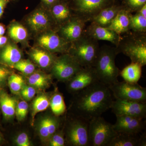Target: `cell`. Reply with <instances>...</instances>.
<instances>
[{
	"instance_id": "cell-1",
	"label": "cell",
	"mask_w": 146,
	"mask_h": 146,
	"mask_svg": "<svg viewBox=\"0 0 146 146\" xmlns=\"http://www.w3.org/2000/svg\"><path fill=\"white\" fill-rule=\"evenodd\" d=\"M75 94L72 106L75 116L88 121L101 116L114 100L108 86L100 81Z\"/></svg>"
},
{
	"instance_id": "cell-32",
	"label": "cell",
	"mask_w": 146,
	"mask_h": 146,
	"mask_svg": "<svg viewBox=\"0 0 146 146\" xmlns=\"http://www.w3.org/2000/svg\"><path fill=\"white\" fill-rule=\"evenodd\" d=\"M9 86L14 94H18L24 86V80L21 76L16 74H11L8 80Z\"/></svg>"
},
{
	"instance_id": "cell-24",
	"label": "cell",
	"mask_w": 146,
	"mask_h": 146,
	"mask_svg": "<svg viewBox=\"0 0 146 146\" xmlns=\"http://www.w3.org/2000/svg\"><path fill=\"white\" fill-rule=\"evenodd\" d=\"M123 5L115 4L103 9L94 17L91 22L101 26L108 27Z\"/></svg>"
},
{
	"instance_id": "cell-29",
	"label": "cell",
	"mask_w": 146,
	"mask_h": 146,
	"mask_svg": "<svg viewBox=\"0 0 146 146\" xmlns=\"http://www.w3.org/2000/svg\"><path fill=\"white\" fill-rule=\"evenodd\" d=\"M129 29L138 33H146V18L140 13L136 12L130 17Z\"/></svg>"
},
{
	"instance_id": "cell-5",
	"label": "cell",
	"mask_w": 146,
	"mask_h": 146,
	"mask_svg": "<svg viewBox=\"0 0 146 146\" xmlns=\"http://www.w3.org/2000/svg\"><path fill=\"white\" fill-rule=\"evenodd\" d=\"M22 23L28 29L31 36L34 37L50 30L57 31L58 29L49 10L40 3L24 17Z\"/></svg>"
},
{
	"instance_id": "cell-2",
	"label": "cell",
	"mask_w": 146,
	"mask_h": 146,
	"mask_svg": "<svg viewBox=\"0 0 146 146\" xmlns=\"http://www.w3.org/2000/svg\"><path fill=\"white\" fill-rule=\"evenodd\" d=\"M117 54L115 47L104 45L100 48L94 64L99 80L108 86L118 81L120 71L115 64Z\"/></svg>"
},
{
	"instance_id": "cell-7",
	"label": "cell",
	"mask_w": 146,
	"mask_h": 146,
	"mask_svg": "<svg viewBox=\"0 0 146 146\" xmlns=\"http://www.w3.org/2000/svg\"><path fill=\"white\" fill-rule=\"evenodd\" d=\"M117 132L113 125L102 116L89 121V135L90 146H107Z\"/></svg>"
},
{
	"instance_id": "cell-23",
	"label": "cell",
	"mask_w": 146,
	"mask_h": 146,
	"mask_svg": "<svg viewBox=\"0 0 146 146\" xmlns=\"http://www.w3.org/2000/svg\"><path fill=\"white\" fill-rule=\"evenodd\" d=\"M58 117L48 116L40 121L38 126V132L43 141H49L59 128L60 121Z\"/></svg>"
},
{
	"instance_id": "cell-12",
	"label": "cell",
	"mask_w": 146,
	"mask_h": 146,
	"mask_svg": "<svg viewBox=\"0 0 146 146\" xmlns=\"http://www.w3.org/2000/svg\"><path fill=\"white\" fill-rule=\"evenodd\" d=\"M110 109L116 116H127L142 119L146 117V103L116 99Z\"/></svg>"
},
{
	"instance_id": "cell-27",
	"label": "cell",
	"mask_w": 146,
	"mask_h": 146,
	"mask_svg": "<svg viewBox=\"0 0 146 146\" xmlns=\"http://www.w3.org/2000/svg\"><path fill=\"white\" fill-rule=\"evenodd\" d=\"M50 106L56 116L59 117L64 114L66 107L63 95L59 92H56L50 101Z\"/></svg>"
},
{
	"instance_id": "cell-39",
	"label": "cell",
	"mask_w": 146,
	"mask_h": 146,
	"mask_svg": "<svg viewBox=\"0 0 146 146\" xmlns=\"http://www.w3.org/2000/svg\"><path fill=\"white\" fill-rule=\"evenodd\" d=\"M40 3L47 8V9H49L52 6L54 5L58 2L60 0H40Z\"/></svg>"
},
{
	"instance_id": "cell-19",
	"label": "cell",
	"mask_w": 146,
	"mask_h": 146,
	"mask_svg": "<svg viewBox=\"0 0 146 146\" xmlns=\"http://www.w3.org/2000/svg\"><path fill=\"white\" fill-rule=\"evenodd\" d=\"M23 56L21 49L11 40L0 49V63L7 66L12 67L22 59Z\"/></svg>"
},
{
	"instance_id": "cell-14",
	"label": "cell",
	"mask_w": 146,
	"mask_h": 146,
	"mask_svg": "<svg viewBox=\"0 0 146 146\" xmlns=\"http://www.w3.org/2000/svg\"><path fill=\"white\" fill-rule=\"evenodd\" d=\"M86 23L81 18L74 16L59 27L56 32L65 41L71 44L84 33Z\"/></svg>"
},
{
	"instance_id": "cell-41",
	"label": "cell",
	"mask_w": 146,
	"mask_h": 146,
	"mask_svg": "<svg viewBox=\"0 0 146 146\" xmlns=\"http://www.w3.org/2000/svg\"><path fill=\"white\" fill-rule=\"evenodd\" d=\"M9 41V37L5 36H0V49L5 46Z\"/></svg>"
},
{
	"instance_id": "cell-45",
	"label": "cell",
	"mask_w": 146,
	"mask_h": 146,
	"mask_svg": "<svg viewBox=\"0 0 146 146\" xmlns=\"http://www.w3.org/2000/svg\"><path fill=\"white\" fill-rule=\"evenodd\" d=\"M19 1V0H11V1H13V2H17L18 1Z\"/></svg>"
},
{
	"instance_id": "cell-38",
	"label": "cell",
	"mask_w": 146,
	"mask_h": 146,
	"mask_svg": "<svg viewBox=\"0 0 146 146\" xmlns=\"http://www.w3.org/2000/svg\"><path fill=\"white\" fill-rule=\"evenodd\" d=\"M16 142L19 146H29L31 145L28 136L25 133L19 134L16 138Z\"/></svg>"
},
{
	"instance_id": "cell-25",
	"label": "cell",
	"mask_w": 146,
	"mask_h": 146,
	"mask_svg": "<svg viewBox=\"0 0 146 146\" xmlns=\"http://www.w3.org/2000/svg\"><path fill=\"white\" fill-rule=\"evenodd\" d=\"M0 109L6 120L11 119L15 114L16 100L2 89H0Z\"/></svg>"
},
{
	"instance_id": "cell-21",
	"label": "cell",
	"mask_w": 146,
	"mask_h": 146,
	"mask_svg": "<svg viewBox=\"0 0 146 146\" xmlns=\"http://www.w3.org/2000/svg\"><path fill=\"white\" fill-rule=\"evenodd\" d=\"M49 10L58 28L75 16L66 0H60Z\"/></svg>"
},
{
	"instance_id": "cell-3",
	"label": "cell",
	"mask_w": 146,
	"mask_h": 146,
	"mask_svg": "<svg viewBox=\"0 0 146 146\" xmlns=\"http://www.w3.org/2000/svg\"><path fill=\"white\" fill-rule=\"evenodd\" d=\"M117 54L122 53L130 58L131 62L138 63L142 67L146 65V33L129 31L121 36L116 46Z\"/></svg>"
},
{
	"instance_id": "cell-26",
	"label": "cell",
	"mask_w": 146,
	"mask_h": 146,
	"mask_svg": "<svg viewBox=\"0 0 146 146\" xmlns=\"http://www.w3.org/2000/svg\"><path fill=\"white\" fill-rule=\"evenodd\" d=\"M142 67L138 63L131 62L122 71H120V75L126 82L137 83L142 76Z\"/></svg>"
},
{
	"instance_id": "cell-43",
	"label": "cell",
	"mask_w": 146,
	"mask_h": 146,
	"mask_svg": "<svg viewBox=\"0 0 146 146\" xmlns=\"http://www.w3.org/2000/svg\"><path fill=\"white\" fill-rule=\"evenodd\" d=\"M6 28L4 25L0 23V36H3L5 34Z\"/></svg>"
},
{
	"instance_id": "cell-9",
	"label": "cell",
	"mask_w": 146,
	"mask_h": 146,
	"mask_svg": "<svg viewBox=\"0 0 146 146\" xmlns=\"http://www.w3.org/2000/svg\"><path fill=\"white\" fill-rule=\"evenodd\" d=\"M89 121L75 116L66 127V140L74 146H90L89 135Z\"/></svg>"
},
{
	"instance_id": "cell-4",
	"label": "cell",
	"mask_w": 146,
	"mask_h": 146,
	"mask_svg": "<svg viewBox=\"0 0 146 146\" xmlns=\"http://www.w3.org/2000/svg\"><path fill=\"white\" fill-rule=\"evenodd\" d=\"M100 47L98 40L84 33L71 43L68 53L83 68L94 67Z\"/></svg>"
},
{
	"instance_id": "cell-33",
	"label": "cell",
	"mask_w": 146,
	"mask_h": 146,
	"mask_svg": "<svg viewBox=\"0 0 146 146\" xmlns=\"http://www.w3.org/2000/svg\"><path fill=\"white\" fill-rule=\"evenodd\" d=\"M145 4L146 0H125L123 6L132 13L137 12Z\"/></svg>"
},
{
	"instance_id": "cell-18",
	"label": "cell",
	"mask_w": 146,
	"mask_h": 146,
	"mask_svg": "<svg viewBox=\"0 0 146 146\" xmlns=\"http://www.w3.org/2000/svg\"><path fill=\"white\" fill-rule=\"evenodd\" d=\"M146 133L117 132L107 146H146Z\"/></svg>"
},
{
	"instance_id": "cell-44",
	"label": "cell",
	"mask_w": 146,
	"mask_h": 146,
	"mask_svg": "<svg viewBox=\"0 0 146 146\" xmlns=\"http://www.w3.org/2000/svg\"><path fill=\"white\" fill-rule=\"evenodd\" d=\"M3 139L1 134V133H0V144L3 142Z\"/></svg>"
},
{
	"instance_id": "cell-35",
	"label": "cell",
	"mask_w": 146,
	"mask_h": 146,
	"mask_svg": "<svg viewBox=\"0 0 146 146\" xmlns=\"http://www.w3.org/2000/svg\"><path fill=\"white\" fill-rule=\"evenodd\" d=\"M57 131L49 140L50 145L51 146H65V141L64 137V133L62 131L57 132Z\"/></svg>"
},
{
	"instance_id": "cell-42",
	"label": "cell",
	"mask_w": 146,
	"mask_h": 146,
	"mask_svg": "<svg viewBox=\"0 0 146 146\" xmlns=\"http://www.w3.org/2000/svg\"><path fill=\"white\" fill-rule=\"evenodd\" d=\"M136 12L140 13L142 16L146 18V4L144 5L141 9H139Z\"/></svg>"
},
{
	"instance_id": "cell-16",
	"label": "cell",
	"mask_w": 146,
	"mask_h": 146,
	"mask_svg": "<svg viewBox=\"0 0 146 146\" xmlns=\"http://www.w3.org/2000/svg\"><path fill=\"white\" fill-rule=\"evenodd\" d=\"M85 32L98 41H108L116 46L119 44L121 37V35L109 28L101 26L93 22H91V24L85 29Z\"/></svg>"
},
{
	"instance_id": "cell-8",
	"label": "cell",
	"mask_w": 146,
	"mask_h": 146,
	"mask_svg": "<svg viewBox=\"0 0 146 146\" xmlns=\"http://www.w3.org/2000/svg\"><path fill=\"white\" fill-rule=\"evenodd\" d=\"M108 86L116 99L146 102V88L138 83L118 81Z\"/></svg>"
},
{
	"instance_id": "cell-15",
	"label": "cell",
	"mask_w": 146,
	"mask_h": 146,
	"mask_svg": "<svg viewBox=\"0 0 146 146\" xmlns=\"http://www.w3.org/2000/svg\"><path fill=\"white\" fill-rule=\"evenodd\" d=\"M116 117L117 121L113 127L117 132L138 134L145 129L146 123L143 119L127 116H116Z\"/></svg>"
},
{
	"instance_id": "cell-17",
	"label": "cell",
	"mask_w": 146,
	"mask_h": 146,
	"mask_svg": "<svg viewBox=\"0 0 146 146\" xmlns=\"http://www.w3.org/2000/svg\"><path fill=\"white\" fill-rule=\"evenodd\" d=\"M9 38L16 44H21L23 47L29 46V41L31 35L26 27L22 23L13 20L7 27Z\"/></svg>"
},
{
	"instance_id": "cell-34",
	"label": "cell",
	"mask_w": 146,
	"mask_h": 146,
	"mask_svg": "<svg viewBox=\"0 0 146 146\" xmlns=\"http://www.w3.org/2000/svg\"><path fill=\"white\" fill-rule=\"evenodd\" d=\"M29 106L25 101H21L16 106L15 114L19 121H23L25 118L28 110Z\"/></svg>"
},
{
	"instance_id": "cell-37",
	"label": "cell",
	"mask_w": 146,
	"mask_h": 146,
	"mask_svg": "<svg viewBox=\"0 0 146 146\" xmlns=\"http://www.w3.org/2000/svg\"><path fill=\"white\" fill-rule=\"evenodd\" d=\"M36 91L34 87L31 86L24 85L21 90L22 96L26 101H29L35 96Z\"/></svg>"
},
{
	"instance_id": "cell-36",
	"label": "cell",
	"mask_w": 146,
	"mask_h": 146,
	"mask_svg": "<svg viewBox=\"0 0 146 146\" xmlns=\"http://www.w3.org/2000/svg\"><path fill=\"white\" fill-rule=\"evenodd\" d=\"M7 67L0 63V89H2L5 86L9 77L11 74V71Z\"/></svg>"
},
{
	"instance_id": "cell-22",
	"label": "cell",
	"mask_w": 146,
	"mask_h": 146,
	"mask_svg": "<svg viewBox=\"0 0 146 146\" xmlns=\"http://www.w3.org/2000/svg\"><path fill=\"white\" fill-rule=\"evenodd\" d=\"M131 15L132 13L123 5L122 8L118 12L108 27L120 35L126 33L130 31L129 23Z\"/></svg>"
},
{
	"instance_id": "cell-13",
	"label": "cell",
	"mask_w": 146,
	"mask_h": 146,
	"mask_svg": "<svg viewBox=\"0 0 146 146\" xmlns=\"http://www.w3.org/2000/svg\"><path fill=\"white\" fill-rule=\"evenodd\" d=\"M98 81L94 67L82 68L68 81V88L70 92L76 93Z\"/></svg>"
},
{
	"instance_id": "cell-30",
	"label": "cell",
	"mask_w": 146,
	"mask_h": 146,
	"mask_svg": "<svg viewBox=\"0 0 146 146\" xmlns=\"http://www.w3.org/2000/svg\"><path fill=\"white\" fill-rule=\"evenodd\" d=\"M50 106V101L48 98L44 95H40L34 100L33 104L32 117L33 120L34 119L35 115L39 112L44 111Z\"/></svg>"
},
{
	"instance_id": "cell-6",
	"label": "cell",
	"mask_w": 146,
	"mask_h": 146,
	"mask_svg": "<svg viewBox=\"0 0 146 146\" xmlns=\"http://www.w3.org/2000/svg\"><path fill=\"white\" fill-rule=\"evenodd\" d=\"M74 15L86 23L91 22L104 9L115 4V0H66Z\"/></svg>"
},
{
	"instance_id": "cell-31",
	"label": "cell",
	"mask_w": 146,
	"mask_h": 146,
	"mask_svg": "<svg viewBox=\"0 0 146 146\" xmlns=\"http://www.w3.org/2000/svg\"><path fill=\"white\" fill-rule=\"evenodd\" d=\"M12 68L26 75H30L35 71L34 64L29 59H21L14 65Z\"/></svg>"
},
{
	"instance_id": "cell-20",
	"label": "cell",
	"mask_w": 146,
	"mask_h": 146,
	"mask_svg": "<svg viewBox=\"0 0 146 146\" xmlns=\"http://www.w3.org/2000/svg\"><path fill=\"white\" fill-rule=\"evenodd\" d=\"M28 54L32 60L43 69H51L57 57L54 53L36 46L32 47L29 50Z\"/></svg>"
},
{
	"instance_id": "cell-10",
	"label": "cell",
	"mask_w": 146,
	"mask_h": 146,
	"mask_svg": "<svg viewBox=\"0 0 146 146\" xmlns=\"http://www.w3.org/2000/svg\"><path fill=\"white\" fill-rule=\"evenodd\" d=\"M35 46H38L52 53H67L71 43L65 41L53 30L47 31L36 35Z\"/></svg>"
},
{
	"instance_id": "cell-28",
	"label": "cell",
	"mask_w": 146,
	"mask_h": 146,
	"mask_svg": "<svg viewBox=\"0 0 146 146\" xmlns=\"http://www.w3.org/2000/svg\"><path fill=\"white\" fill-rule=\"evenodd\" d=\"M50 80V76L40 72H35L30 75L28 81L30 85L38 89H43L48 85Z\"/></svg>"
},
{
	"instance_id": "cell-40",
	"label": "cell",
	"mask_w": 146,
	"mask_h": 146,
	"mask_svg": "<svg viewBox=\"0 0 146 146\" xmlns=\"http://www.w3.org/2000/svg\"><path fill=\"white\" fill-rule=\"evenodd\" d=\"M10 2L11 0H0V18L3 16L5 8Z\"/></svg>"
},
{
	"instance_id": "cell-11",
	"label": "cell",
	"mask_w": 146,
	"mask_h": 146,
	"mask_svg": "<svg viewBox=\"0 0 146 146\" xmlns=\"http://www.w3.org/2000/svg\"><path fill=\"white\" fill-rule=\"evenodd\" d=\"M82 68L67 53L57 57L51 69L53 76L59 81L68 82Z\"/></svg>"
}]
</instances>
